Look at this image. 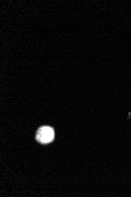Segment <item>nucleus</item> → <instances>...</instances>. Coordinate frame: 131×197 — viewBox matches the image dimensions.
Segmentation results:
<instances>
[{"mask_svg":"<svg viewBox=\"0 0 131 197\" xmlns=\"http://www.w3.org/2000/svg\"><path fill=\"white\" fill-rule=\"evenodd\" d=\"M54 136V131L53 128L50 126H44L38 129L36 138L41 143L47 144L52 141Z\"/></svg>","mask_w":131,"mask_h":197,"instance_id":"f257e3e1","label":"nucleus"}]
</instances>
